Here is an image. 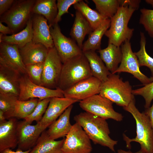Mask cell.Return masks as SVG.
I'll list each match as a JSON object with an SVG mask.
<instances>
[{"instance_id":"obj_3","label":"cell","mask_w":153,"mask_h":153,"mask_svg":"<svg viewBox=\"0 0 153 153\" xmlns=\"http://www.w3.org/2000/svg\"><path fill=\"white\" fill-rule=\"evenodd\" d=\"M136 10L127 5H120L115 14L110 19V26L105 35L108 43L120 46L125 41H129L134 29L128 26V23Z\"/></svg>"},{"instance_id":"obj_37","label":"cell","mask_w":153,"mask_h":153,"mask_svg":"<svg viewBox=\"0 0 153 153\" xmlns=\"http://www.w3.org/2000/svg\"><path fill=\"white\" fill-rule=\"evenodd\" d=\"M132 93L134 95L142 96L145 101L144 107L148 108L153 100V81L142 88L132 90Z\"/></svg>"},{"instance_id":"obj_34","label":"cell","mask_w":153,"mask_h":153,"mask_svg":"<svg viewBox=\"0 0 153 153\" xmlns=\"http://www.w3.org/2000/svg\"><path fill=\"white\" fill-rule=\"evenodd\" d=\"M51 98L40 100L33 112L26 117L24 120L27 122L31 124L34 121L37 123L41 120L48 107Z\"/></svg>"},{"instance_id":"obj_13","label":"cell","mask_w":153,"mask_h":153,"mask_svg":"<svg viewBox=\"0 0 153 153\" xmlns=\"http://www.w3.org/2000/svg\"><path fill=\"white\" fill-rule=\"evenodd\" d=\"M102 82L92 76L63 91L65 97L80 101L99 94Z\"/></svg>"},{"instance_id":"obj_4","label":"cell","mask_w":153,"mask_h":153,"mask_svg":"<svg viewBox=\"0 0 153 153\" xmlns=\"http://www.w3.org/2000/svg\"><path fill=\"white\" fill-rule=\"evenodd\" d=\"M92 76L88 62L83 53L63 63L58 88L64 91Z\"/></svg>"},{"instance_id":"obj_9","label":"cell","mask_w":153,"mask_h":153,"mask_svg":"<svg viewBox=\"0 0 153 153\" xmlns=\"http://www.w3.org/2000/svg\"><path fill=\"white\" fill-rule=\"evenodd\" d=\"M65 137L61 148L63 153H90L92 151L90 139L77 123L72 125Z\"/></svg>"},{"instance_id":"obj_17","label":"cell","mask_w":153,"mask_h":153,"mask_svg":"<svg viewBox=\"0 0 153 153\" xmlns=\"http://www.w3.org/2000/svg\"><path fill=\"white\" fill-rule=\"evenodd\" d=\"M33 36L32 41L36 43H40L48 50L54 45L47 20L43 16L32 14Z\"/></svg>"},{"instance_id":"obj_16","label":"cell","mask_w":153,"mask_h":153,"mask_svg":"<svg viewBox=\"0 0 153 153\" xmlns=\"http://www.w3.org/2000/svg\"><path fill=\"white\" fill-rule=\"evenodd\" d=\"M0 64L7 66L22 75L26 74L18 47L16 45L0 43Z\"/></svg>"},{"instance_id":"obj_38","label":"cell","mask_w":153,"mask_h":153,"mask_svg":"<svg viewBox=\"0 0 153 153\" xmlns=\"http://www.w3.org/2000/svg\"><path fill=\"white\" fill-rule=\"evenodd\" d=\"M80 0H58L57 6L58 13L54 21V24L58 23L61 19V16L64 14L69 13V7L78 2Z\"/></svg>"},{"instance_id":"obj_42","label":"cell","mask_w":153,"mask_h":153,"mask_svg":"<svg viewBox=\"0 0 153 153\" xmlns=\"http://www.w3.org/2000/svg\"><path fill=\"white\" fill-rule=\"evenodd\" d=\"M144 113L148 117L153 130V102L152 106L151 107L146 109Z\"/></svg>"},{"instance_id":"obj_21","label":"cell","mask_w":153,"mask_h":153,"mask_svg":"<svg viewBox=\"0 0 153 153\" xmlns=\"http://www.w3.org/2000/svg\"><path fill=\"white\" fill-rule=\"evenodd\" d=\"M73 107V105L69 106L58 120L48 127L46 132L50 138L55 140L64 137L69 132L72 126L70 122V117Z\"/></svg>"},{"instance_id":"obj_8","label":"cell","mask_w":153,"mask_h":153,"mask_svg":"<svg viewBox=\"0 0 153 153\" xmlns=\"http://www.w3.org/2000/svg\"><path fill=\"white\" fill-rule=\"evenodd\" d=\"M63 91L59 88L51 89L36 84L26 74L22 75L20 81V93L18 100L24 101L32 99L40 100L53 97H64Z\"/></svg>"},{"instance_id":"obj_45","label":"cell","mask_w":153,"mask_h":153,"mask_svg":"<svg viewBox=\"0 0 153 153\" xmlns=\"http://www.w3.org/2000/svg\"><path fill=\"white\" fill-rule=\"evenodd\" d=\"M117 152L118 153H144L140 150L136 152H133L130 151H126L122 149L118 150Z\"/></svg>"},{"instance_id":"obj_46","label":"cell","mask_w":153,"mask_h":153,"mask_svg":"<svg viewBox=\"0 0 153 153\" xmlns=\"http://www.w3.org/2000/svg\"><path fill=\"white\" fill-rule=\"evenodd\" d=\"M145 1L147 4L151 5L153 7V0H146Z\"/></svg>"},{"instance_id":"obj_44","label":"cell","mask_w":153,"mask_h":153,"mask_svg":"<svg viewBox=\"0 0 153 153\" xmlns=\"http://www.w3.org/2000/svg\"><path fill=\"white\" fill-rule=\"evenodd\" d=\"M7 120L4 112L0 110V123H3Z\"/></svg>"},{"instance_id":"obj_41","label":"cell","mask_w":153,"mask_h":153,"mask_svg":"<svg viewBox=\"0 0 153 153\" xmlns=\"http://www.w3.org/2000/svg\"><path fill=\"white\" fill-rule=\"evenodd\" d=\"M0 32L4 35H7V34L12 35L14 34L12 30L10 27L8 26H5L0 21Z\"/></svg>"},{"instance_id":"obj_20","label":"cell","mask_w":153,"mask_h":153,"mask_svg":"<svg viewBox=\"0 0 153 153\" xmlns=\"http://www.w3.org/2000/svg\"><path fill=\"white\" fill-rule=\"evenodd\" d=\"M18 122L16 118L13 117L0 123V152L18 146Z\"/></svg>"},{"instance_id":"obj_15","label":"cell","mask_w":153,"mask_h":153,"mask_svg":"<svg viewBox=\"0 0 153 153\" xmlns=\"http://www.w3.org/2000/svg\"><path fill=\"white\" fill-rule=\"evenodd\" d=\"M22 75L12 68L0 64V94L18 99L20 81Z\"/></svg>"},{"instance_id":"obj_10","label":"cell","mask_w":153,"mask_h":153,"mask_svg":"<svg viewBox=\"0 0 153 153\" xmlns=\"http://www.w3.org/2000/svg\"><path fill=\"white\" fill-rule=\"evenodd\" d=\"M121 46L122 58L120 65L114 74L121 72L129 73L144 86L153 81V77L149 78L140 71L138 59L132 50L129 41H125Z\"/></svg>"},{"instance_id":"obj_5","label":"cell","mask_w":153,"mask_h":153,"mask_svg":"<svg viewBox=\"0 0 153 153\" xmlns=\"http://www.w3.org/2000/svg\"><path fill=\"white\" fill-rule=\"evenodd\" d=\"M132 90L128 81H124L118 75L111 73L102 82L99 94L124 107L135 99Z\"/></svg>"},{"instance_id":"obj_40","label":"cell","mask_w":153,"mask_h":153,"mask_svg":"<svg viewBox=\"0 0 153 153\" xmlns=\"http://www.w3.org/2000/svg\"><path fill=\"white\" fill-rule=\"evenodd\" d=\"M120 6L121 5H127L130 6L137 10L139 7L140 0H119Z\"/></svg>"},{"instance_id":"obj_23","label":"cell","mask_w":153,"mask_h":153,"mask_svg":"<svg viewBox=\"0 0 153 153\" xmlns=\"http://www.w3.org/2000/svg\"><path fill=\"white\" fill-rule=\"evenodd\" d=\"M64 139L65 138L59 141L52 139L45 130L28 153H63L61 148Z\"/></svg>"},{"instance_id":"obj_11","label":"cell","mask_w":153,"mask_h":153,"mask_svg":"<svg viewBox=\"0 0 153 153\" xmlns=\"http://www.w3.org/2000/svg\"><path fill=\"white\" fill-rule=\"evenodd\" d=\"M63 64L55 48L49 49L44 63L42 86L53 89L58 88Z\"/></svg>"},{"instance_id":"obj_30","label":"cell","mask_w":153,"mask_h":153,"mask_svg":"<svg viewBox=\"0 0 153 153\" xmlns=\"http://www.w3.org/2000/svg\"><path fill=\"white\" fill-rule=\"evenodd\" d=\"M40 100L36 98L24 101L18 99L15 105L14 117L24 119L33 112Z\"/></svg>"},{"instance_id":"obj_22","label":"cell","mask_w":153,"mask_h":153,"mask_svg":"<svg viewBox=\"0 0 153 153\" xmlns=\"http://www.w3.org/2000/svg\"><path fill=\"white\" fill-rule=\"evenodd\" d=\"M100 57L108 70L112 74H114L118 67L122 58L121 47L110 43L106 48L98 51Z\"/></svg>"},{"instance_id":"obj_12","label":"cell","mask_w":153,"mask_h":153,"mask_svg":"<svg viewBox=\"0 0 153 153\" xmlns=\"http://www.w3.org/2000/svg\"><path fill=\"white\" fill-rule=\"evenodd\" d=\"M50 30L54 47L63 63L83 53L82 50L73 40L62 33L58 23L50 27Z\"/></svg>"},{"instance_id":"obj_39","label":"cell","mask_w":153,"mask_h":153,"mask_svg":"<svg viewBox=\"0 0 153 153\" xmlns=\"http://www.w3.org/2000/svg\"><path fill=\"white\" fill-rule=\"evenodd\" d=\"M14 1V0H0V16L10 9Z\"/></svg>"},{"instance_id":"obj_27","label":"cell","mask_w":153,"mask_h":153,"mask_svg":"<svg viewBox=\"0 0 153 153\" xmlns=\"http://www.w3.org/2000/svg\"><path fill=\"white\" fill-rule=\"evenodd\" d=\"M33 36L32 21L31 18L27 22L26 26L19 32L10 35H3L0 41L10 45H16L21 48L32 40Z\"/></svg>"},{"instance_id":"obj_18","label":"cell","mask_w":153,"mask_h":153,"mask_svg":"<svg viewBox=\"0 0 153 153\" xmlns=\"http://www.w3.org/2000/svg\"><path fill=\"white\" fill-rule=\"evenodd\" d=\"M78 101L65 97L51 98L46 110L39 122L48 128L67 108Z\"/></svg>"},{"instance_id":"obj_6","label":"cell","mask_w":153,"mask_h":153,"mask_svg":"<svg viewBox=\"0 0 153 153\" xmlns=\"http://www.w3.org/2000/svg\"><path fill=\"white\" fill-rule=\"evenodd\" d=\"M35 0H15L10 9L0 16V21L6 23L14 34L20 31L31 18Z\"/></svg>"},{"instance_id":"obj_2","label":"cell","mask_w":153,"mask_h":153,"mask_svg":"<svg viewBox=\"0 0 153 153\" xmlns=\"http://www.w3.org/2000/svg\"><path fill=\"white\" fill-rule=\"evenodd\" d=\"M135 99L127 107L123 108L130 113L134 118L136 125L137 135L130 139L124 134L123 138L126 148H131L130 143L136 142L140 145V151L144 153H153V130L148 116L144 112H141L135 106Z\"/></svg>"},{"instance_id":"obj_1","label":"cell","mask_w":153,"mask_h":153,"mask_svg":"<svg viewBox=\"0 0 153 153\" xmlns=\"http://www.w3.org/2000/svg\"><path fill=\"white\" fill-rule=\"evenodd\" d=\"M74 120L82 127L94 144L107 147L115 152L114 146L118 141L110 137V132L106 120L86 112L75 115Z\"/></svg>"},{"instance_id":"obj_32","label":"cell","mask_w":153,"mask_h":153,"mask_svg":"<svg viewBox=\"0 0 153 153\" xmlns=\"http://www.w3.org/2000/svg\"><path fill=\"white\" fill-rule=\"evenodd\" d=\"M140 48L137 52H134L138 59L140 67L146 66L148 68L153 77V58L147 53L146 49V40L143 33L140 32Z\"/></svg>"},{"instance_id":"obj_24","label":"cell","mask_w":153,"mask_h":153,"mask_svg":"<svg viewBox=\"0 0 153 153\" xmlns=\"http://www.w3.org/2000/svg\"><path fill=\"white\" fill-rule=\"evenodd\" d=\"M93 31L88 22L79 12L76 10L70 35L73 40L76 41L77 44L82 50L83 41L85 36Z\"/></svg>"},{"instance_id":"obj_29","label":"cell","mask_w":153,"mask_h":153,"mask_svg":"<svg viewBox=\"0 0 153 153\" xmlns=\"http://www.w3.org/2000/svg\"><path fill=\"white\" fill-rule=\"evenodd\" d=\"M73 5L74 8L79 12L88 22L93 30L108 18L102 15L98 11L91 9L83 0H80Z\"/></svg>"},{"instance_id":"obj_14","label":"cell","mask_w":153,"mask_h":153,"mask_svg":"<svg viewBox=\"0 0 153 153\" xmlns=\"http://www.w3.org/2000/svg\"><path fill=\"white\" fill-rule=\"evenodd\" d=\"M47 128L39 122L35 125H31L24 120L18 122L17 149L23 151L31 149L35 145L42 133Z\"/></svg>"},{"instance_id":"obj_31","label":"cell","mask_w":153,"mask_h":153,"mask_svg":"<svg viewBox=\"0 0 153 153\" xmlns=\"http://www.w3.org/2000/svg\"><path fill=\"white\" fill-rule=\"evenodd\" d=\"M98 12L103 16L110 19L120 6L119 0H92Z\"/></svg>"},{"instance_id":"obj_19","label":"cell","mask_w":153,"mask_h":153,"mask_svg":"<svg viewBox=\"0 0 153 153\" xmlns=\"http://www.w3.org/2000/svg\"><path fill=\"white\" fill-rule=\"evenodd\" d=\"M18 49L23 62L25 66L44 63L49 50L42 44L35 43L32 40Z\"/></svg>"},{"instance_id":"obj_25","label":"cell","mask_w":153,"mask_h":153,"mask_svg":"<svg viewBox=\"0 0 153 153\" xmlns=\"http://www.w3.org/2000/svg\"><path fill=\"white\" fill-rule=\"evenodd\" d=\"M83 53L88 61L92 76L102 82L106 80L111 73L95 51H88Z\"/></svg>"},{"instance_id":"obj_28","label":"cell","mask_w":153,"mask_h":153,"mask_svg":"<svg viewBox=\"0 0 153 153\" xmlns=\"http://www.w3.org/2000/svg\"><path fill=\"white\" fill-rule=\"evenodd\" d=\"M110 19L107 18L96 29L89 34L87 40L83 44L82 52L88 51H95L101 49L102 37L110 26Z\"/></svg>"},{"instance_id":"obj_7","label":"cell","mask_w":153,"mask_h":153,"mask_svg":"<svg viewBox=\"0 0 153 153\" xmlns=\"http://www.w3.org/2000/svg\"><path fill=\"white\" fill-rule=\"evenodd\" d=\"M113 103L109 99L99 94L80 101L79 105L85 112L106 120L111 119L121 121L123 120V116L121 114L114 110Z\"/></svg>"},{"instance_id":"obj_35","label":"cell","mask_w":153,"mask_h":153,"mask_svg":"<svg viewBox=\"0 0 153 153\" xmlns=\"http://www.w3.org/2000/svg\"><path fill=\"white\" fill-rule=\"evenodd\" d=\"M44 63L26 65V75L33 83L41 86Z\"/></svg>"},{"instance_id":"obj_36","label":"cell","mask_w":153,"mask_h":153,"mask_svg":"<svg viewBox=\"0 0 153 153\" xmlns=\"http://www.w3.org/2000/svg\"><path fill=\"white\" fill-rule=\"evenodd\" d=\"M139 23L143 26L149 36L153 38V10L145 8L140 10Z\"/></svg>"},{"instance_id":"obj_43","label":"cell","mask_w":153,"mask_h":153,"mask_svg":"<svg viewBox=\"0 0 153 153\" xmlns=\"http://www.w3.org/2000/svg\"><path fill=\"white\" fill-rule=\"evenodd\" d=\"M31 149L25 151H23L17 149L16 151H14L10 149H7L0 152V153H28Z\"/></svg>"},{"instance_id":"obj_26","label":"cell","mask_w":153,"mask_h":153,"mask_svg":"<svg viewBox=\"0 0 153 153\" xmlns=\"http://www.w3.org/2000/svg\"><path fill=\"white\" fill-rule=\"evenodd\" d=\"M55 0H37L32 9V14L43 16L47 20L50 27L54 24L58 13Z\"/></svg>"},{"instance_id":"obj_33","label":"cell","mask_w":153,"mask_h":153,"mask_svg":"<svg viewBox=\"0 0 153 153\" xmlns=\"http://www.w3.org/2000/svg\"><path fill=\"white\" fill-rule=\"evenodd\" d=\"M15 97L0 94V110L4 114L6 119L14 117V112L16 101Z\"/></svg>"}]
</instances>
